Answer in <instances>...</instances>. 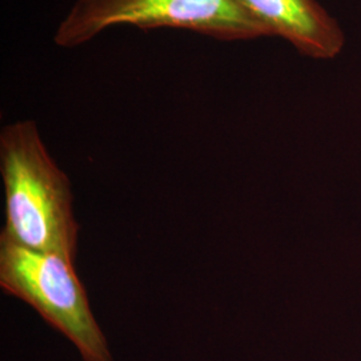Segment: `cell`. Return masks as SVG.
<instances>
[{"mask_svg": "<svg viewBox=\"0 0 361 361\" xmlns=\"http://www.w3.org/2000/svg\"><path fill=\"white\" fill-rule=\"evenodd\" d=\"M0 174L6 198L0 237L74 261L79 225L71 183L47 152L34 121H18L1 129Z\"/></svg>", "mask_w": 361, "mask_h": 361, "instance_id": "6da1fadb", "label": "cell"}, {"mask_svg": "<svg viewBox=\"0 0 361 361\" xmlns=\"http://www.w3.org/2000/svg\"><path fill=\"white\" fill-rule=\"evenodd\" d=\"M116 26L180 28L222 42L265 37L234 0H75L54 43L75 49Z\"/></svg>", "mask_w": 361, "mask_h": 361, "instance_id": "7a4b0ae2", "label": "cell"}, {"mask_svg": "<svg viewBox=\"0 0 361 361\" xmlns=\"http://www.w3.org/2000/svg\"><path fill=\"white\" fill-rule=\"evenodd\" d=\"M74 261L0 237V286L23 300L77 347L85 361H114Z\"/></svg>", "mask_w": 361, "mask_h": 361, "instance_id": "3957f363", "label": "cell"}, {"mask_svg": "<svg viewBox=\"0 0 361 361\" xmlns=\"http://www.w3.org/2000/svg\"><path fill=\"white\" fill-rule=\"evenodd\" d=\"M262 28L265 37H280L297 51L316 59H331L344 46L335 19L316 0H234Z\"/></svg>", "mask_w": 361, "mask_h": 361, "instance_id": "277c9868", "label": "cell"}]
</instances>
